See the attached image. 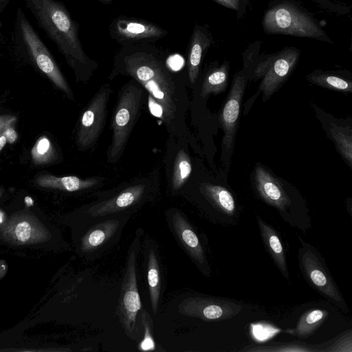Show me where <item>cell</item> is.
<instances>
[{
	"label": "cell",
	"mask_w": 352,
	"mask_h": 352,
	"mask_svg": "<svg viewBox=\"0 0 352 352\" xmlns=\"http://www.w3.org/2000/svg\"><path fill=\"white\" fill-rule=\"evenodd\" d=\"M1 261H0V268L3 267V266H5V265H6L5 263L1 264ZM4 274H5L4 273H3L2 272L0 271V278L1 277H3L4 276Z\"/></svg>",
	"instance_id": "e575fe53"
},
{
	"label": "cell",
	"mask_w": 352,
	"mask_h": 352,
	"mask_svg": "<svg viewBox=\"0 0 352 352\" xmlns=\"http://www.w3.org/2000/svg\"><path fill=\"white\" fill-rule=\"evenodd\" d=\"M112 91L109 83L102 85L82 113L76 135V143L80 151L94 147L102 134Z\"/></svg>",
	"instance_id": "52a82bcc"
},
{
	"label": "cell",
	"mask_w": 352,
	"mask_h": 352,
	"mask_svg": "<svg viewBox=\"0 0 352 352\" xmlns=\"http://www.w3.org/2000/svg\"><path fill=\"white\" fill-rule=\"evenodd\" d=\"M228 64L224 63L221 67L210 70L204 79L201 96L206 98L211 94H217L224 91L228 85Z\"/></svg>",
	"instance_id": "cb8c5ba5"
},
{
	"label": "cell",
	"mask_w": 352,
	"mask_h": 352,
	"mask_svg": "<svg viewBox=\"0 0 352 352\" xmlns=\"http://www.w3.org/2000/svg\"><path fill=\"white\" fill-rule=\"evenodd\" d=\"M241 305L225 298L190 297L179 305V311L188 316L205 321L230 319L242 310Z\"/></svg>",
	"instance_id": "7c38bea8"
},
{
	"label": "cell",
	"mask_w": 352,
	"mask_h": 352,
	"mask_svg": "<svg viewBox=\"0 0 352 352\" xmlns=\"http://www.w3.org/2000/svg\"><path fill=\"white\" fill-rule=\"evenodd\" d=\"M192 166L190 157L183 149L177 151L172 173L171 187L173 191L179 190L191 174Z\"/></svg>",
	"instance_id": "484cf974"
},
{
	"label": "cell",
	"mask_w": 352,
	"mask_h": 352,
	"mask_svg": "<svg viewBox=\"0 0 352 352\" xmlns=\"http://www.w3.org/2000/svg\"><path fill=\"white\" fill-rule=\"evenodd\" d=\"M32 159L38 165L48 164L57 159V153L50 140L45 136L40 137L31 150Z\"/></svg>",
	"instance_id": "83f0119b"
},
{
	"label": "cell",
	"mask_w": 352,
	"mask_h": 352,
	"mask_svg": "<svg viewBox=\"0 0 352 352\" xmlns=\"http://www.w3.org/2000/svg\"><path fill=\"white\" fill-rule=\"evenodd\" d=\"M254 181L256 191L267 204L281 212L290 206L291 200L282 183L259 164L255 167Z\"/></svg>",
	"instance_id": "9a60e30c"
},
{
	"label": "cell",
	"mask_w": 352,
	"mask_h": 352,
	"mask_svg": "<svg viewBox=\"0 0 352 352\" xmlns=\"http://www.w3.org/2000/svg\"><path fill=\"white\" fill-rule=\"evenodd\" d=\"M201 192L204 197L219 211L228 215H233L236 205L234 197L226 188L204 183L201 185Z\"/></svg>",
	"instance_id": "7402d4cb"
},
{
	"label": "cell",
	"mask_w": 352,
	"mask_h": 352,
	"mask_svg": "<svg viewBox=\"0 0 352 352\" xmlns=\"http://www.w3.org/2000/svg\"><path fill=\"white\" fill-rule=\"evenodd\" d=\"M144 101V89L133 79L121 87L111 122V141L107 151L109 163H116L124 153Z\"/></svg>",
	"instance_id": "3957f363"
},
{
	"label": "cell",
	"mask_w": 352,
	"mask_h": 352,
	"mask_svg": "<svg viewBox=\"0 0 352 352\" xmlns=\"http://www.w3.org/2000/svg\"><path fill=\"white\" fill-rule=\"evenodd\" d=\"M147 283L151 305L154 314H157L162 289L161 270L157 248L151 244L147 251Z\"/></svg>",
	"instance_id": "44dd1931"
},
{
	"label": "cell",
	"mask_w": 352,
	"mask_h": 352,
	"mask_svg": "<svg viewBox=\"0 0 352 352\" xmlns=\"http://www.w3.org/2000/svg\"><path fill=\"white\" fill-rule=\"evenodd\" d=\"M13 42L14 46L23 50L30 61L57 88L73 99V93L55 59L19 7L16 13Z\"/></svg>",
	"instance_id": "277c9868"
},
{
	"label": "cell",
	"mask_w": 352,
	"mask_h": 352,
	"mask_svg": "<svg viewBox=\"0 0 352 352\" xmlns=\"http://www.w3.org/2000/svg\"><path fill=\"white\" fill-rule=\"evenodd\" d=\"M302 245L299 250L300 267L310 285L338 307L346 310L347 306L324 261L318 251L299 237Z\"/></svg>",
	"instance_id": "ba28073f"
},
{
	"label": "cell",
	"mask_w": 352,
	"mask_h": 352,
	"mask_svg": "<svg viewBox=\"0 0 352 352\" xmlns=\"http://www.w3.org/2000/svg\"><path fill=\"white\" fill-rule=\"evenodd\" d=\"M329 131L338 150L351 167L352 162V134L351 128L333 124Z\"/></svg>",
	"instance_id": "4316f807"
},
{
	"label": "cell",
	"mask_w": 352,
	"mask_h": 352,
	"mask_svg": "<svg viewBox=\"0 0 352 352\" xmlns=\"http://www.w3.org/2000/svg\"><path fill=\"white\" fill-rule=\"evenodd\" d=\"M248 78L245 69L237 73L220 113L219 121L223 131V151H232L238 129L241 106Z\"/></svg>",
	"instance_id": "4fadbf2b"
},
{
	"label": "cell",
	"mask_w": 352,
	"mask_h": 352,
	"mask_svg": "<svg viewBox=\"0 0 352 352\" xmlns=\"http://www.w3.org/2000/svg\"><path fill=\"white\" fill-rule=\"evenodd\" d=\"M142 232L136 231L127 256L126 272L121 285L118 316L125 333L133 340L139 338L137 316L142 309L137 284V257L140 248Z\"/></svg>",
	"instance_id": "8992f818"
},
{
	"label": "cell",
	"mask_w": 352,
	"mask_h": 352,
	"mask_svg": "<svg viewBox=\"0 0 352 352\" xmlns=\"http://www.w3.org/2000/svg\"><path fill=\"white\" fill-rule=\"evenodd\" d=\"M109 32L110 37L121 45L153 44L168 34L165 29L153 22L124 15L112 20Z\"/></svg>",
	"instance_id": "30bf717a"
},
{
	"label": "cell",
	"mask_w": 352,
	"mask_h": 352,
	"mask_svg": "<svg viewBox=\"0 0 352 352\" xmlns=\"http://www.w3.org/2000/svg\"><path fill=\"white\" fill-rule=\"evenodd\" d=\"M327 311L315 309L307 311L300 318L293 332L299 338L305 339L311 336L326 320Z\"/></svg>",
	"instance_id": "603a6c76"
},
{
	"label": "cell",
	"mask_w": 352,
	"mask_h": 352,
	"mask_svg": "<svg viewBox=\"0 0 352 352\" xmlns=\"http://www.w3.org/2000/svg\"><path fill=\"white\" fill-rule=\"evenodd\" d=\"M307 80L318 86L334 91L346 93L352 91L351 80L328 72H314L308 75Z\"/></svg>",
	"instance_id": "d4e9b609"
},
{
	"label": "cell",
	"mask_w": 352,
	"mask_h": 352,
	"mask_svg": "<svg viewBox=\"0 0 352 352\" xmlns=\"http://www.w3.org/2000/svg\"><path fill=\"white\" fill-rule=\"evenodd\" d=\"M120 222L110 219L92 227L82 237L80 248L85 253L95 251L107 243L118 230Z\"/></svg>",
	"instance_id": "ffe728a7"
},
{
	"label": "cell",
	"mask_w": 352,
	"mask_h": 352,
	"mask_svg": "<svg viewBox=\"0 0 352 352\" xmlns=\"http://www.w3.org/2000/svg\"><path fill=\"white\" fill-rule=\"evenodd\" d=\"M100 182L96 177L82 179L76 176L57 177L51 174H41L34 180L42 188L57 189L67 192H75L91 188Z\"/></svg>",
	"instance_id": "ac0fdd59"
},
{
	"label": "cell",
	"mask_w": 352,
	"mask_h": 352,
	"mask_svg": "<svg viewBox=\"0 0 352 352\" xmlns=\"http://www.w3.org/2000/svg\"><path fill=\"white\" fill-rule=\"evenodd\" d=\"M37 24L57 46L78 82H87L98 63L84 51L79 37V24L60 1L25 0Z\"/></svg>",
	"instance_id": "7a4b0ae2"
},
{
	"label": "cell",
	"mask_w": 352,
	"mask_h": 352,
	"mask_svg": "<svg viewBox=\"0 0 352 352\" xmlns=\"http://www.w3.org/2000/svg\"><path fill=\"white\" fill-rule=\"evenodd\" d=\"M141 322L144 329V336L139 344L138 349L141 351L156 350V344L153 336V321L148 311H142Z\"/></svg>",
	"instance_id": "f546056e"
},
{
	"label": "cell",
	"mask_w": 352,
	"mask_h": 352,
	"mask_svg": "<svg viewBox=\"0 0 352 352\" xmlns=\"http://www.w3.org/2000/svg\"><path fill=\"white\" fill-rule=\"evenodd\" d=\"M263 28L267 34L306 37L332 43L312 18L289 3H281L270 9L263 16Z\"/></svg>",
	"instance_id": "5b68a950"
},
{
	"label": "cell",
	"mask_w": 352,
	"mask_h": 352,
	"mask_svg": "<svg viewBox=\"0 0 352 352\" xmlns=\"http://www.w3.org/2000/svg\"><path fill=\"white\" fill-rule=\"evenodd\" d=\"M16 117L10 114L0 116V151L7 143H14L18 138L15 129Z\"/></svg>",
	"instance_id": "f1b7e54d"
},
{
	"label": "cell",
	"mask_w": 352,
	"mask_h": 352,
	"mask_svg": "<svg viewBox=\"0 0 352 352\" xmlns=\"http://www.w3.org/2000/svg\"><path fill=\"white\" fill-rule=\"evenodd\" d=\"M211 43L212 37L208 28L197 24L192 30L188 50V75L192 84L198 77L203 57Z\"/></svg>",
	"instance_id": "e0dca14e"
},
{
	"label": "cell",
	"mask_w": 352,
	"mask_h": 352,
	"mask_svg": "<svg viewBox=\"0 0 352 352\" xmlns=\"http://www.w3.org/2000/svg\"><path fill=\"white\" fill-rule=\"evenodd\" d=\"M98 1L102 2V3H104V4H109V3H112L115 0H98Z\"/></svg>",
	"instance_id": "836d02e7"
},
{
	"label": "cell",
	"mask_w": 352,
	"mask_h": 352,
	"mask_svg": "<svg viewBox=\"0 0 352 352\" xmlns=\"http://www.w3.org/2000/svg\"><path fill=\"white\" fill-rule=\"evenodd\" d=\"M299 56L298 49L287 47L258 65L254 75L262 78L258 93H262L263 101L268 100L285 82L296 65Z\"/></svg>",
	"instance_id": "9c48e42d"
},
{
	"label": "cell",
	"mask_w": 352,
	"mask_h": 352,
	"mask_svg": "<svg viewBox=\"0 0 352 352\" xmlns=\"http://www.w3.org/2000/svg\"><path fill=\"white\" fill-rule=\"evenodd\" d=\"M10 0H0V13L3 12L7 8Z\"/></svg>",
	"instance_id": "d6a6232c"
},
{
	"label": "cell",
	"mask_w": 352,
	"mask_h": 352,
	"mask_svg": "<svg viewBox=\"0 0 352 352\" xmlns=\"http://www.w3.org/2000/svg\"><path fill=\"white\" fill-rule=\"evenodd\" d=\"M51 236L45 225L29 211L14 213L0 226V237L14 245L41 243L48 241Z\"/></svg>",
	"instance_id": "8fae6325"
},
{
	"label": "cell",
	"mask_w": 352,
	"mask_h": 352,
	"mask_svg": "<svg viewBox=\"0 0 352 352\" xmlns=\"http://www.w3.org/2000/svg\"><path fill=\"white\" fill-rule=\"evenodd\" d=\"M248 351H317L310 345L303 343L287 342V343H272L260 347L252 348Z\"/></svg>",
	"instance_id": "4dcf8cb0"
},
{
	"label": "cell",
	"mask_w": 352,
	"mask_h": 352,
	"mask_svg": "<svg viewBox=\"0 0 352 352\" xmlns=\"http://www.w3.org/2000/svg\"><path fill=\"white\" fill-rule=\"evenodd\" d=\"M261 238L268 252L283 276L289 280L285 252L276 231L260 217L256 216Z\"/></svg>",
	"instance_id": "d6986e66"
},
{
	"label": "cell",
	"mask_w": 352,
	"mask_h": 352,
	"mask_svg": "<svg viewBox=\"0 0 352 352\" xmlns=\"http://www.w3.org/2000/svg\"><path fill=\"white\" fill-rule=\"evenodd\" d=\"M215 2L218 3L219 4L234 10H238L239 8V0H214Z\"/></svg>",
	"instance_id": "1f68e13d"
},
{
	"label": "cell",
	"mask_w": 352,
	"mask_h": 352,
	"mask_svg": "<svg viewBox=\"0 0 352 352\" xmlns=\"http://www.w3.org/2000/svg\"><path fill=\"white\" fill-rule=\"evenodd\" d=\"M163 50L151 43L121 45L113 58L109 78L116 75L131 77L146 90L153 107L152 113L177 137L184 135L186 90L168 67Z\"/></svg>",
	"instance_id": "6da1fadb"
},
{
	"label": "cell",
	"mask_w": 352,
	"mask_h": 352,
	"mask_svg": "<svg viewBox=\"0 0 352 352\" xmlns=\"http://www.w3.org/2000/svg\"><path fill=\"white\" fill-rule=\"evenodd\" d=\"M145 192L144 184L131 186L111 199L92 206L87 213L92 217H97L120 212L138 203Z\"/></svg>",
	"instance_id": "2e32d148"
},
{
	"label": "cell",
	"mask_w": 352,
	"mask_h": 352,
	"mask_svg": "<svg viewBox=\"0 0 352 352\" xmlns=\"http://www.w3.org/2000/svg\"><path fill=\"white\" fill-rule=\"evenodd\" d=\"M169 225L179 243L200 268L209 271L206 254L201 242L183 214L176 209L168 212Z\"/></svg>",
	"instance_id": "5bb4252c"
},
{
	"label": "cell",
	"mask_w": 352,
	"mask_h": 352,
	"mask_svg": "<svg viewBox=\"0 0 352 352\" xmlns=\"http://www.w3.org/2000/svg\"><path fill=\"white\" fill-rule=\"evenodd\" d=\"M3 189L0 187V198L1 197L2 195H3Z\"/></svg>",
	"instance_id": "d590c367"
}]
</instances>
